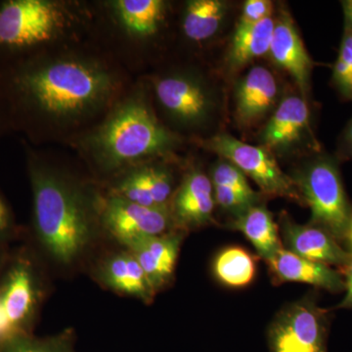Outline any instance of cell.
Here are the masks:
<instances>
[{
    "mask_svg": "<svg viewBox=\"0 0 352 352\" xmlns=\"http://www.w3.org/2000/svg\"><path fill=\"white\" fill-rule=\"evenodd\" d=\"M310 133V110L302 96L291 95L275 108L261 134L263 147L284 152L302 142Z\"/></svg>",
    "mask_w": 352,
    "mask_h": 352,
    "instance_id": "cell-16",
    "label": "cell"
},
{
    "mask_svg": "<svg viewBox=\"0 0 352 352\" xmlns=\"http://www.w3.org/2000/svg\"><path fill=\"white\" fill-rule=\"evenodd\" d=\"M179 139L157 119L147 99L135 94L120 102L107 119L88 134L87 152L106 173L145 164L170 154Z\"/></svg>",
    "mask_w": 352,
    "mask_h": 352,
    "instance_id": "cell-3",
    "label": "cell"
},
{
    "mask_svg": "<svg viewBox=\"0 0 352 352\" xmlns=\"http://www.w3.org/2000/svg\"><path fill=\"white\" fill-rule=\"evenodd\" d=\"M268 54L277 66L294 78L302 96L307 98L310 91V78L314 63L305 50L294 20L287 11H281L275 19Z\"/></svg>",
    "mask_w": 352,
    "mask_h": 352,
    "instance_id": "cell-13",
    "label": "cell"
},
{
    "mask_svg": "<svg viewBox=\"0 0 352 352\" xmlns=\"http://www.w3.org/2000/svg\"><path fill=\"white\" fill-rule=\"evenodd\" d=\"M203 145L237 166L258 185L264 195L288 199L303 205L293 178L281 170L272 152L263 146L248 144L228 133L217 134Z\"/></svg>",
    "mask_w": 352,
    "mask_h": 352,
    "instance_id": "cell-6",
    "label": "cell"
},
{
    "mask_svg": "<svg viewBox=\"0 0 352 352\" xmlns=\"http://www.w3.org/2000/svg\"><path fill=\"white\" fill-rule=\"evenodd\" d=\"M329 318L312 296L287 305L268 327L270 352H328Z\"/></svg>",
    "mask_w": 352,
    "mask_h": 352,
    "instance_id": "cell-7",
    "label": "cell"
},
{
    "mask_svg": "<svg viewBox=\"0 0 352 352\" xmlns=\"http://www.w3.org/2000/svg\"><path fill=\"white\" fill-rule=\"evenodd\" d=\"M273 284L303 283L337 294L346 291V281L342 274L326 264L303 258L281 248L266 261Z\"/></svg>",
    "mask_w": 352,
    "mask_h": 352,
    "instance_id": "cell-15",
    "label": "cell"
},
{
    "mask_svg": "<svg viewBox=\"0 0 352 352\" xmlns=\"http://www.w3.org/2000/svg\"><path fill=\"white\" fill-rule=\"evenodd\" d=\"M41 298L38 268L29 252L9 258L0 277V305L15 335L31 333Z\"/></svg>",
    "mask_w": 352,
    "mask_h": 352,
    "instance_id": "cell-8",
    "label": "cell"
},
{
    "mask_svg": "<svg viewBox=\"0 0 352 352\" xmlns=\"http://www.w3.org/2000/svg\"><path fill=\"white\" fill-rule=\"evenodd\" d=\"M3 243H0V277L6 270L7 263H8L9 258L7 256L6 249H4Z\"/></svg>",
    "mask_w": 352,
    "mask_h": 352,
    "instance_id": "cell-31",
    "label": "cell"
},
{
    "mask_svg": "<svg viewBox=\"0 0 352 352\" xmlns=\"http://www.w3.org/2000/svg\"><path fill=\"white\" fill-rule=\"evenodd\" d=\"M0 352H76L71 331L47 338L22 333L0 342Z\"/></svg>",
    "mask_w": 352,
    "mask_h": 352,
    "instance_id": "cell-24",
    "label": "cell"
},
{
    "mask_svg": "<svg viewBox=\"0 0 352 352\" xmlns=\"http://www.w3.org/2000/svg\"><path fill=\"white\" fill-rule=\"evenodd\" d=\"M102 283L108 288L151 302L156 292L153 289L138 259L127 250L109 256L99 270Z\"/></svg>",
    "mask_w": 352,
    "mask_h": 352,
    "instance_id": "cell-18",
    "label": "cell"
},
{
    "mask_svg": "<svg viewBox=\"0 0 352 352\" xmlns=\"http://www.w3.org/2000/svg\"><path fill=\"white\" fill-rule=\"evenodd\" d=\"M339 156L342 159H351L352 157V141L346 144L340 145Z\"/></svg>",
    "mask_w": 352,
    "mask_h": 352,
    "instance_id": "cell-33",
    "label": "cell"
},
{
    "mask_svg": "<svg viewBox=\"0 0 352 352\" xmlns=\"http://www.w3.org/2000/svg\"><path fill=\"white\" fill-rule=\"evenodd\" d=\"M279 85L272 72L256 66L238 82L234 91V108L238 124L252 126L277 107Z\"/></svg>",
    "mask_w": 352,
    "mask_h": 352,
    "instance_id": "cell-14",
    "label": "cell"
},
{
    "mask_svg": "<svg viewBox=\"0 0 352 352\" xmlns=\"http://www.w3.org/2000/svg\"><path fill=\"white\" fill-rule=\"evenodd\" d=\"M347 240H349V243H351V250H352V214H351V227H349V238H347ZM351 254H352V252H351Z\"/></svg>",
    "mask_w": 352,
    "mask_h": 352,
    "instance_id": "cell-34",
    "label": "cell"
},
{
    "mask_svg": "<svg viewBox=\"0 0 352 352\" xmlns=\"http://www.w3.org/2000/svg\"><path fill=\"white\" fill-rule=\"evenodd\" d=\"M352 141V119L351 122L347 124L346 129H344V133H342V138H340V144L344 145L346 143L351 142Z\"/></svg>",
    "mask_w": 352,
    "mask_h": 352,
    "instance_id": "cell-32",
    "label": "cell"
},
{
    "mask_svg": "<svg viewBox=\"0 0 352 352\" xmlns=\"http://www.w3.org/2000/svg\"><path fill=\"white\" fill-rule=\"evenodd\" d=\"M29 171L36 239L58 263L71 265L94 240L98 206L62 171L36 160Z\"/></svg>",
    "mask_w": 352,
    "mask_h": 352,
    "instance_id": "cell-2",
    "label": "cell"
},
{
    "mask_svg": "<svg viewBox=\"0 0 352 352\" xmlns=\"http://www.w3.org/2000/svg\"><path fill=\"white\" fill-rule=\"evenodd\" d=\"M214 207L210 176L199 168H192L184 175L170 200L173 227L185 232L212 223Z\"/></svg>",
    "mask_w": 352,
    "mask_h": 352,
    "instance_id": "cell-12",
    "label": "cell"
},
{
    "mask_svg": "<svg viewBox=\"0 0 352 352\" xmlns=\"http://www.w3.org/2000/svg\"><path fill=\"white\" fill-rule=\"evenodd\" d=\"M182 239V231L173 229L163 235L136 241L126 247L138 259L156 293L173 278Z\"/></svg>",
    "mask_w": 352,
    "mask_h": 352,
    "instance_id": "cell-17",
    "label": "cell"
},
{
    "mask_svg": "<svg viewBox=\"0 0 352 352\" xmlns=\"http://www.w3.org/2000/svg\"><path fill=\"white\" fill-rule=\"evenodd\" d=\"M274 27L272 16L254 25H236L227 51V68L239 71L256 58L268 54Z\"/></svg>",
    "mask_w": 352,
    "mask_h": 352,
    "instance_id": "cell-21",
    "label": "cell"
},
{
    "mask_svg": "<svg viewBox=\"0 0 352 352\" xmlns=\"http://www.w3.org/2000/svg\"><path fill=\"white\" fill-rule=\"evenodd\" d=\"M154 90L159 105L178 126H203L214 112L212 92L200 78L190 74L162 76L155 82Z\"/></svg>",
    "mask_w": 352,
    "mask_h": 352,
    "instance_id": "cell-10",
    "label": "cell"
},
{
    "mask_svg": "<svg viewBox=\"0 0 352 352\" xmlns=\"http://www.w3.org/2000/svg\"><path fill=\"white\" fill-rule=\"evenodd\" d=\"M228 3L222 0H191L182 15V32L187 39L200 43L214 38L226 22Z\"/></svg>",
    "mask_w": 352,
    "mask_h": 352,
    "instance_id": "cell-22",
    "label": "cell"
},
{
    "mask_svg": "<svg viewBox=\"0 0 352 352\" xmlns=\"http://www.w3.org/2000/svg\"><path fill=\"white\" fill-rule=\"evenodd\" d=\"M98 208V217L106 230L126 247L163 235L173 227L170 207H146L112 193Z\"/></svg>",
    "mask_w": 352,
    "mask_h": 352,
    "instance_id": "cell-9",
    "label": "cell"
},
{
    "mask_svg": "<svg viewBox=\"0 0 352 352\" xmlns=\"http://www.w3.org/2000/svg\"><path fill=\"white\" fill-rule=\"evenodd\" d=\"M344 16V27L352 30V0L342 1Z\"/></svg>",
    "mask_w": 352,
    "mask_h": 352,
    "instance_id": "cell-30",
    "label": "cell"
},
{
    "mask_svg": "<svg viewBox=\"0 0 352 352\" xmlns=\"http://www.w3.org/2000/svg\"><path fill=\"white\" fill-rule=\"evenodd\" d=\"M347 277L346 281V294L344 296V300L340 302V305H338L336 308L338 309H351L352 308V261L351 264H349V267H347Z\"/></svg>",
    "mask_w": 352,
    "mask_h": 352,
    "instance_id": "cell-29",
    "label": "cell"
},
{
    "mask_svg": "<svg viewBox=\"0 0 352 352\" xmlns=\"http://www.w3.org/2000/svg\"><path fill=\"white\" fill-rule=\"evenodd\" d=\"M111 7L118 24L132 38H152L166 18V3L163 0H115Z\"/></svg>",
    "mask_w": 352,
    "mask_h": 352,
    "instance_id": "cell-19",
    "label": "cell"
},
{
    "mask_svg": "<svg viewBox=\"0 0 352 352\" xmlns=\"http://www.w3.org/2000/svg\"><path fill=\"white\" fill-rule=\"evenodd\" d=\"M75 20L64 2L8 0L0 6V50L18 52L54 43Z\"/></svg>",
    "mask_w": 352,
    "mask_h": 352,
    "instance_id": "cell-5",
    "label": "cell"
},
{
    "mask_svg": "<svg viewBox=\"0 0 352 352\" xmlns=\"http://www.w3.org/2000/svg\"><path fill=\"white\" fill-rule=\"evenodd\" d=\"M332 82L340 96L352 97V30L344 27L339 55L333 66Z\"/></svg>",
    "mask_w": 352,
    "mask_h": 352,
    "instance_id": "cell-25",
    "label": "cell"
},
{
    "mask_svg": "<svg viewBox=\"0 0 352 352\" xmlns=\"http://www.w3.org/2000/svg\"><path fill=\"white\" fill-rule=\"evenodd\" d=\"M229 226L233 230L240 231L265 261L283 248L279 226L270 210L261 204L235 215Z\"/></svg>",
    "mask_w": 352,
    "mask_h": 352,
    "instance_id": "cell-20",
    "label": "cell"
},
{
    "mask_svg": "<svg viewBox=\"0 0 352 352\" xmlns=\"http://www.w3.org/2000/svg\"><path fill=\"white\" fill-rule=\"evenodd\" d=\"M16 233L15 221L10 208L0 196V243L6 244Z\"/></svg>",
    "mask_w": 352,
    "mask_h": 352,
    "instance_id": "cell-28",
    "label": "cell"
},
{
    "mask_svg": "<svg viewBox=\"0 0 352 352\" xmlns=\"http://www.w3.org/2000/svg\"><path fill=\"white\" fill-rule=\"evenodd\" d=\"M279 231L285 249L303 258L344 270L351 263V252L342 249L340 243L321 227L296 223L283 212L280 214Z\"/></svg>",
    "mask_w": 352,
    "mask_h": 352,
    "instance_id": "cell-11",
    "label": "cell"
},
{
    "mask_svg": "<svg viewBox=\"0 0 352 352\" xmlns=\"http://www.w3.org/2000/svg\"><path fill=\"white\" fill-rule=\"evenodd\" d=\"M303 205L311 212L310 223L321 227L338 242L349 238L352 208L335 157L318 153L293 176Z\"/></svg>",
    "mask_w": 352,
    "mask_h": 352,
    "instance_id": "cell-4",
    "label": "cell"
},
{
    "mask_svg": "<svg viewBox=\"0 0 352 352\" xmlns=\"http://www.w3.org/2000/svg\"><path fill=\"white\" fill-rule=\"evenodd\" d=\"M214 275L228 288H245L256 275V258L242 247L232 245L221 250L212 263Z\"/></svg>",
    "mask_w": 352,
    "mask_h": 352,
    "instance_id": "cell-23",
    "label": "cell"
},
{
    "mask_svg": "<svg viewBox=\"0 0 352 352\" xmlns=\"http://www.w3.org/2000/svg\"><path fill=\"white\" fill-rule=\"evenodd\" d=\"M212 186H223L235 190L238 193L259 200V195L250 186L247 176L232 163L220 157L212 166L210 175Z\"/></svg>",
    "mask_w": 352,
    "mask_h": 352,
    "instance_id": "cell-26",
    "label": "cell"
},
{
    "mask_svg": "<svg viewBox=\"0 0 352 352\" xmlns=\"http://www.w3.org/2000/svg\"><path fill=\"white\" fill-rule=\"evenodd\" d=\"M273 4L268 0H248L243 6L238 25H251L272 16Z\"/></svg>",
    "mask_w": 352,
    "mask_h": 352,
    "instance_id": "cell-27",
    "label": "cell"
},
{
    "mask_svg": "<svg viewBox=\"0 0 352 352\" xmlns=\"http://www.w3.org/2000/svg\"><path fill=\"white\" fill-rule=\"evenodd\" d=\"M117 76L101 62L67 55L18 69L14 95L28 112L57 124L80 122L102 110L118 89Z\"/></svg>",
    "mask_w": 352,
    "mask_h": 352,
    "instance_id": "cell-1",
    "label": "cell"
}]
</instances>
